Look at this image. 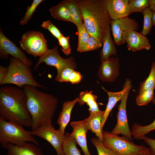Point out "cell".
<instances>
[{"label":"cell","instance_id":"obj_1","mask_svg":"<svg viewBox=\"0 0 155 155\" xmlns=\"http://www.w3.org/2000/svg\"><path fill=\"white\" fill-rule=\"evenodd\" d=\"M24 90L6 86L0 88V115L4 119L22 126L31 127L32 122Z\"/></svg>","mask_w":155,"mask_h":155},{"label":"cell","instance_id":"obj_2","mask_svg":"<svg viewBox=\"0 0 155 155\" xmlns=\"http://www.w3.org/2000/svg\"><path fill=\"white\" fill-rule=\"evenodd\" d=\"M23 90L27 96V107L32 118V131L42 125L52 124V118L58 104L57 98L30 85H24Z\"/></svg>","mask_w":155,"mask_h":155},{"label":"cell","instance_id":"obj_3","mask_svg":"<svg viewBox=\"0 0 155 155\" xmlns=\"http://www.w3.org/2000/svg\"><path fill=\"white\" fill-rule=\"evenodd\" d=\"M84 23L90 35L102 43L112 20L107 9V0H78Z\"/></svg>","mask_w":155,"mask_h":155},{"label":"cell","instance_id":"obj_4","mask_svg":"<svg viewBox=\"0 0 155 155\" xmlns=\"http://www.w3.org/2000/svg\"><path fill=\"white\" fill-rule=\"evenodd\" d=\"M27 142L39 146L38 142L31 131L26 130L22 126L0 117V143L3 148L9 144L21 146Z\"/></svg>","mask_w":155,"mask_h":155},{"label":"cell","instance_id":"obj_5","mask_svg":"<svg viewBox=\"0 0 155 155\" xmlns=\"http://www.w3.org/2000/svg\"><path fill=\"white\" fill-rule=\"evenodd\" d=\"M7 73L0 85L13 84L22 88L28 85L45 88L34 79L30 66L19 59L11 57Z\"/></svg>","mask_w":155,"mask_h":155},{"label":"cell","instance_id":"obj_6","mask_svg":"<svg viewBox=\"0 0 155 155\" xmlns=\"http://www.w3.org/2000/svg\"><path fill=\"white\" fill-rule=\"evenodd\" d=\"M102 133L104 145L118 155H150V148L137 145L124 136L120 137L103 130Z\"/></svg>","mask_w":155,"mask_h":155},{"label":"cell","instance_id":"obj_7","mask_svg":"<svg viewBox=\"0 0 155 155\" xmlns=\"http://www.w3.org/2000/svg\"><path fill=\"white\" fill-rule=\"evenodd\" d=\"M19 43L23 49L35 57H40L48 49L44 34L38 31L26 32L22 35Z\"/></svg>","mask_w":155,"mask_h":155},{"label":"cell","instance_id":"obj_8","mask_svg":"<svg viewBox=\"0 0 155 155\" xmlns=\"http://www.w3.org/2000/svg\"><path fill=\"white\" fill-rule=\"evenodd\" d=\"M39 57L35 66V70H37L39 65L42 62L45 63L46 65L55 67L57 70L56 75H59L65 67H69L74 70L77 68L74 58L73 56L66 59L62 57L58 52L57 46L53 49H48L44 54Z\"/></svg>","mask_w":155,"mask_h":155},{"label":"cell","instance_id":"obj_9","mask_svg":"<svg viewBox=\"0 0 155 155\" xmlns=\"http://www.w3.org/2000/svg\"><path fill=\"white\" fill-rule=\"evenodd\" d=\"M32 134L44 139L48 142L55 150L57 155L63 154V145L65 134L59 130H56L52 124L42 125L31 131Z\"/></svg>","mask_w":155,"mask_h":155},{"label":"cell","instance_id":"obj_10","mask_svg":"<svg viewBox=\"0 0 155 155\" xmlns=\"http://www.w3.org/2000/svg\"><path fill=\"white\" fill-rule=\"evenodd\" d=\"M110 27L114 43L118 46L126 43L127 36L130 32L139 28L137 22L129 17L112 20Z\"/></svg>","mask_w":155,"mask_h":155},{"label":"cell","instance_id":"obj_11","mask_svg":"<svg viewBox=\"0 0 155 155\" xmlns=\"http://www.w3.org/2000/svg\"><path fill=\"white\" fill-rule=\"evenodd\" d=\"M132 87L131 84L129 87L122 97L118 108L116 125L113 129L110 132L111 133L116 135L122 134L132 142H133L132 135L128 122L126 107L128 95Z\"/></svg>","mask_w":155,"mask_h":155},{"label":"cell","instance_id":"obj_12","mask_svg":"<svg viewBox=\"0 0 155 155\" xmlns=\"http://www.w3.org/2000/svg\"><path fill=\"white\" fill-rule=\"evenodd\" d=\"M9 55L19 59L30 66L32 65V61L27 57L20 48L5 36L0 29V57L2 59H7Z\"/></svg>","mask_w":155,"mask_h":155},{"label":"cell","instance_id":"obj_13","mask_svg":"<svg viewBox=\"0 0 155 155\" xmlns=\"http://www.w3.org/2000/svg\"><path fill=\"white\" fill-rule=\"evenodd\" d=\"M120 62L118 57H110L98 67V78L103 82H114L119 75Z\"/></svg>","mask_w":155,"mask_h":155},{"label":"cell","instance_id":"obj_14","mask_svg":"<svg viewBox=\"0 0 155 155\" xmlns=\"http://www.w3.org/2000/svg\"><path fill=\"white\" fill-rule=\"evenodd\" d=\"M70 125L73 131L70 135L81 147L84 155H92L88 150L86 134L89 130L87 124L84 119L72 121Z\"/></svg>","mask_w":155,"mask_h":155},{"label":"cell","instance_id":"obj_15","mask_svg":"<svg viewBox=\"0 0 155 155\" xmlns=\"http://www.w3.org/2000/svg\"><path fill=\"white\" fill-rule=\"evenodd\" d=\"M129 0H107V9L112 20L128 17L130 14Z\"/></svg>","mask_w":155,"mask_h":155},{"label":"cell","instance_id":"obj_16","mask_svg":"<svg viewBox=\"0 0 155 155\" xmlns=\"http://www.w3.org/2000/svg\"><path fill=\"white\" fill-rule=\"evenodd\" d=\"M126 43L128 50L133 52L143 49L148 50L151 47L148 38L135 30L131 31L127 34Z\"/></svg>","mask_w":155,"mask_h":155},{"label":"cell","instance_id":"obj_17","mask_svg":"<svg viewBox=\"0 0 155 155\" xmlns=\"http://www.w3.org/2000/svg\"><path fill=\"white\" fill-rule=\"evenodd\" d=\"M131 84V80L126 79L123 85V89L121 91L117 92L108 91L102 87V88L107 93L108 97V102L101 120V128L102 130L111 111L117 102L121 100L129 87Z\"/></svg>","mask_w":155,"mask_h":155},{"label":"cell","instance_id":"obj_18","mask_svg":"<svg viewBox=\"0 0 155 155\" xmlns=\"http://www.w3.org/2000/svg\"><path fill=\"white\" fill-rule=\"evenodd\" d=\"M5 148L7 150V155H44L38 146L29 142L21 146L9 144Z\"/></svg>","mask_w":155,"mask_h":155},{"label":"cell","instance_id":"obj_19","mask_svg":"<svg viewBox=\"0 0 155 155\" xmlns=\"http://www.w3.org/2000/svg\"><path fill=\"white\" fill-rule=\"evenodd\" d=\"M110 26L106 29L103 38V47L100 53V61L102 63L108 60L111 55L116 56L117 50L111 35Z\"/></svg>","mask_w":155,"mask_h":155},{"label":"cell","instance_id":"obj_20","mask_svg":"<svg viewBox=\"0 0 155 155\" xmlns=\"http://www.w3.org/2000/svg\"><path fill=\"white\" fill-rule=\"evenodd\" d=\"M78 100L79 98L77 97L73 100L66 101L63 103L62 110L57 122L59 126V130L64 134H65L66 127L70 121L72 110Z\"/></svg>","mask_w":155,"mask_h":155},{"label":"cell","instance_id":"obj_21","mask_svg":"<svg viewBox=\"0 0 155 155\" xmlns=\"http://www.w3.org/2000/svg\"><path fill=\"white\" fill-rule=\"evenodd\" d=\"M52 16L55 19L71 22L72 20L69 8L68 0H64L49 9Z\"/></svg>","mask_w":155,"mask_h":155},{"label":"cell","instance_id":"obj_22","mask_svg":"<svg viewBox=\"0 0 155 155\" xmlns=\"http://www.w3.org/2000/svg\"><path fill=\"white\" fill-rule=\"evenodd\" d=\"M97 96L92 94V91L86 90L81 92L79 96L78 102L80 105L82 106L86 104L88 106L90 114L101 112L96 102Z\"/></svg>","mask_w":155,"mask_h":155},{"label":"cell","instance_id":"obj_23","mask_svg":"<svg viewBox=\"0 0 155 155\" xmlns=\"http://www.w3.org/2000/svg\"><path fill=\"white\" fill-rule=\"evenodd\" d=\"M104 113V111L101 112L90 114L89 116L84 119L86 122L89 130L92 133H94L102 142L103 141L101 128V122L102 117Z\"/></svg>","mask_w":155,"mask_h":155},{"label":"cell","instance_id":"obj_24","mask_svg":"<svg viewBox=\"0 0 155 155\" xmlns=\"http://www.w3.org/2000/svg\"><path fill=\"white\" fill-rule=\"evenodd\" d=\"M152 103L155 104V96H154ZM153 130H155V119L152 123L146 126H142L135 123L132 126L131 131L132 137L134 138L141 140L146 134Z\"/></svg>","mask_w":155,"mask_h":155},{"label":"cell","instance_id":"obj_25","mask_svg":"<svg viewBox=\"0 0 155 155\" xmlns=\"http://www.w3.org/2000/svg\"><path fill=\"white\" fill-rule=\"evenodd\" d=\"M69 8L72 23L77 26L78 30L83 25L81 9L78 0H68Z\"/></svg>","mask_w":155,"mask_h":155},{"label":"cell","instance_id":"obj_26","mask_svg":"<svg viewBox=\"0 0 155 155\" xmlns=\"http://www.w3.org/2000/svg\"><path fill=\"white\" fill-rule=\"evenodd\" d=\"M63 152L65 155H81L77 147L76 141L68 133L65 134Z\"/></svg>","mask_w":155,"mask_h":155},{"label":"cell","instance_id":"obj_27","mask_svg":"<svg viewBox=\"0 0 155 155\" xmlns=\"http://www.w3.org/2000/svg\"><path fill=\"white\" fill-rule=\"evenodd\" d=\"M155 88V61L151 65L150 71L148 78L140 84L139 93L149 89Z\"/></svg>","mask_w":155,"mask_h":155},{"label":"cell","instance_id":"obj_28","mask_svg":"<svg viewBox=\"0 0 155 155\" xmlns=\"http://www.w3.org/2000/svg\"><path fill=\"white\" fill-rule=\"evenodd\" d=\"M154 89H147L139 93L135 99L137 105L139 106L146 105L152 101L154 96Z\"/></svg>","mask_w":155,"mask_h":155},{"label":"cell","instance_id":"obj_29","mask_svg":"<svg viewBox=\"0 0 155 155\" xmlns=\"http://www.w3.org/2000/svg\"><path fill=\"white\" fill-rule=\"evenodd\" d=\"M144 16V24L141 34L146 36L148 35L151 30L152 11L149 7L146 8L142 12Z\"/></svg>","mask_w":155,"mask_h":155},{"label":"cell","instance_id":"obj_30","mask_svg":"<svg viewBox=\"0 0 155 155\" xmlns=\"http://www.w3.org/2000/svg\"><path fill=\"white\" fill-rule=\"evenodd\" d=\"M129 5L130 14L134 12H142L149 7V0H129Z\"/></svg>","mask_w":155,"mask_h":155},{"label":"cell","instance_id":"obj_31","mask_svg":"<svg viewBox=\"0 0 155 155\" xmlns=\"http://www.w3.org/2000/svg\"><path fill=\"white\" fill-rule=\"evenodd\" d=\"M91 141L96 147L98 155H118L112 150L106 148L98 137L91 138Z\"/></svg>","mask_w":155,"mask_h":155},{"label":"cell","instance_id":"obj_32","mask_svg":"<svg viewBox=\"0 0 155 155\" xmlns=\"http://www.w3.org/2000/svg\"><path fill=\"white\" fill-rule=\"evenodd\" d=\"M43 0H34L31 4L27 8L25 15L20 22L22 25L27 24L31 18L34 13L38 5L42 2Z\"/></svg>","mask_w":155,"mask_h":155},{"label":"cell","instance_id":"obj_33","mask_svg":"<svg viewBox=\"0 0 155 155\" xmlns=\"http://www.w3.org/2000/svg\"><path fill=\"white\" fill-rule=\"evenodd\" d=\"M78 30V43L77 50L80 52L87 42L90 35L87 30L84 24L81 28Z\"/></svg>","mask_w":155,"mask_h":155},{"label":"cell","instance_id":"obj_34","mask_svg":"<svg viewBox=\"0 0 155 155\" xmlns=\"http://www.w3.org/2000/svg\"><path fill=\"white\" fill-rule=\"evenodd\" d=\"M102 44L100 41L90 35L87 42L80 52L82 53L96 50L101 47Z\"/></svg>","mask_w":155,"mask_h":155},{"label":"cell","instance_id":"obj_35","mask_svg":"<svg viewBox=\"0 0 155 155\" xmlns=\"http://www.w3.org/2000/svg\"><path fill=\"white\" fill-rule=\"evenodd\" d=\"M41 26L43 28L48 30L53 35L58 39L63 35L59 29L50 20L43 22Z\"/></svg>","mask_w":155,"mask_h":155},{"label":"cell","instance_id":"obj_36","mask_svg":"<svg viewBox=\"0 0 155 155\" xmlns=\"http://www.w3.org/2000/svg\"><path fill=\"white\" fill-rule=\"evenodd\" d=\"M69 37L64 36H61L58 40L59 45L61 47V49L65 54L68 55L71 54V49L69 43Z\"/></svg>","mask_w":155,"mask_h":155},{"label":"cell","instance_id":"obj_37","mask_svg":"<svg viewBox=\"0 0 155 155\" xmlns=\"http://www.w3.org/2000/svg\"><path fill=\"white\" fill-rule=\"evenodd\" d=\"M74 69L69 67L64 68L59 74L56 75L55 80L59 82H69L68 78L70 73Z\"/></svg>","mask_w":155,"mask_h":155},{"label":"cell","instance_id":"obj_38","mask_svg":"<svg viewBox=\"0 0 155 155\" xmlns=\"http://www.w3.org/2000/svg\"><path fill=\"white\" fill-rule=\"evenodd\" d=\"M82 76L80 73L75 70L69 74L68 78V82L72 84H77L81 82Z\"/></svg>","mask_w":155,"mask_h":155},{"label":"cell","instance_id":"obj_39","mask_svg":"<svg viewBox=\"0 0 155 155\" xmlns=\"http://www.w3.org/2000/svg\"><path fill=\"white\" fill-rule=\"evenodd\" d=\"M143 140L150 147V155H155V139H152L145 136Z\"/></svg>","mask_w":155,"mask_h":155},{"label":"cell","instance_id":"obj_40","mask_svg":"<svg viewBox=\"0 0 155 155\" xmlns=\"http://www.w3.org/2000/svg\"><path fill=\"white\" fill-rule=\"evenodd\" d=\"M8 71V68L5 67L1 65L0 66V84L1 85Z\"/></svg>","mask_w":155,"mask_h":155},{"label":"cell","instance_id":"obj_41","mask_svg":"<svg viewBox=\"0 0 155 155\" xmlns=\"http://www.w3.org/2000/svg\"><path fill=\"white\" fill-rule=\"evenodd\" d=\"M149 7L152 11H155V0H149Z\"/></svg>","mask_w":155,"mask_h":155},{"label":"cell","instance_id":"obj_42","mask_svg":"<svg viewBox=\"0 0 155 155\" xmlns=\"http://www.w3.org/2000/svg\"><path fill=\"white\" fill-rule=\"evenodd\" d=\"M152 26H155V11H152Z\"/></svg>","mask_w":155,"mask_h":155},{"label":"cell","instance_id":"obj_43","mask_svg":"<svg viewBox=\"0 0 155 155\" xmlns=\"http://www.w3.org/2000/svg\"><path fill=\"white\" fill-rule=\"evenodd\" d=\"M59 155H65V154L64 153H63V154H61Z\"/></svg>","mask_w":155,"mask_h":155}]
</instances>
